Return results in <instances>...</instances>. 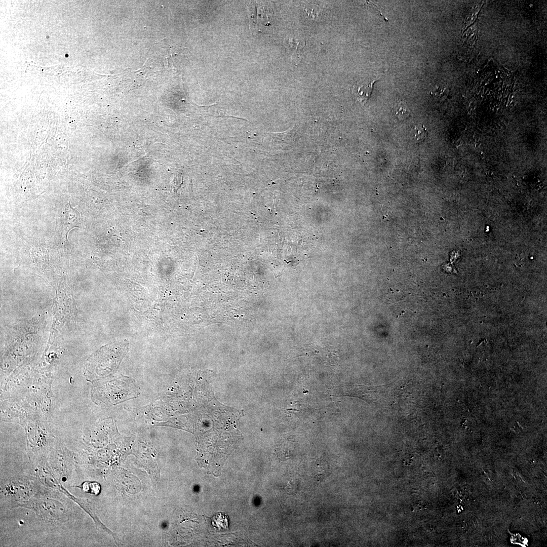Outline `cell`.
Listing matches in <instances>:
<instances>
[{"mask_svg":"<svg viewBox=\"0 0 547 547\" xmlns=\"http://www.w3.org/2000/svg\"><path fill=\"white\" fill-rule=\"evenodd\" d=\"M80 488L83 491L94 495L98 494L100 492V485L96 482L86 481L80 486H76Z\"/></svg>","mask_w":547,"mask_h":547,"instance_id":"cell-7","label":"cell"},{"mask_svg":"<svg viewBox=\"0 0 547 547\" xmlns=\"http://www.w3.org/2000/svg\"><path fill=\"white\" fill-rule=\"evenodd\" d=\"M61 220L63 234L65 235V238H67L68 232L73 228L79 226L81 215L79 211L69 206L64 209Z\"/></svg>","mask_w":547,"mask_h":547,"instance_id":"cell-3","label":"cell"},{"mask_svg":"<svg viewBox=\"0 0 547 547\" xmlns=\"http://www.w3.org/2000/svg\"><path fill=\"white\" fill-rule=\"evenodd\" d=\"M31 509L44 521L51 524L64 523L70 516L69 510L62 501L46 494L38 493Z\"/></svg>","mask_w":547,"mask_h":547,"instance_id":"cell-2","label":"cell"},{"mask_svg":"<svg viewBox=\"0 0 547 547\" xmlns=\"http://www.w3.org/2000/svg\"><path fill=\"white\" fill-rule=\"evenodd\" d=\"M38 493L31 482L25 479H10L1 487V500L10 508L22 506L31 509Z\"/></svg>","mask_w":547,"mask_h":547,"instance_id":"cell-1","label":"cell"},{"mask_svg":"<svg viewBox=\"0 0 547 547\" xmlns=\"http://www.w3.org/2000/svg\"><path fill=\"white\" fill-rule=\"evenodd\" d=\"M377 80H367L360 81L354 86L353 94L356 100L361 103H365L369 99L373 89L374 83Z\"/></svg>","mask_w":547,"mask_h":547,"instance_id":"cell-4","label":"cell"},{"mask_svg":"<svg viewBox=\"0 0 547 547\" xmlns=\"http://www.w3.org/2000/svg\"><path fill=\"white\" fill-rule=\"evenodd\" d=\"M393 112L399 120L407 119L410 115V110L405 101L399 100L396 101L393 106Z\"/></svg>","mask_w":547,"mask_h":547,"instance_id":"cell-5","label":"cell"},{"mask_svg":"<svg viewBox=\"0 0 547 547\" xmlns=\"http://www.w3.org/2000/svg\"><path fill=\"white\" fill-rule=\"evenodd\" d=\"M412 133L414 140L417 142H420L425 139L428 132L423 125L417 124L412 128Z\"/></svg>","mask_w":547,"mask_h":547,"instance_id":"cell-6","label":"cell"}]
</instances>
